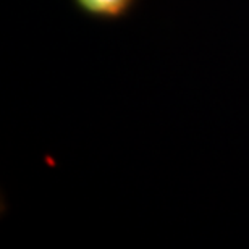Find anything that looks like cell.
<instances>
[{
	"label": "cell",
	"instance_id": "obj_1",
	"mask_svg": "<svg viewBox=\"0 0 249 249\" xmlns=\"http://www.w3.org/2000/svg\"><path fill=\"white\" fill-rule=\"evenodd\" d=\"M84 17L102 21H118L129 17L139 0H71Z\"/></svg>",
	"mask_w": 249,
	"mask_h": 249
}]
</instances>
